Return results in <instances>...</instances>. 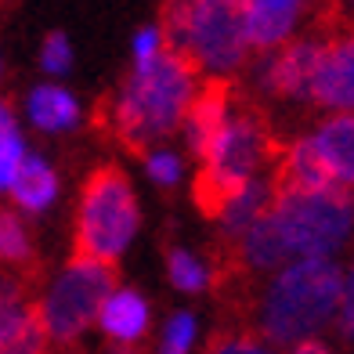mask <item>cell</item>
Masks as SVG:
<instances>
[{"mask_svg": "<svg viewBox=\"0 0 354 354\" xmlns=\"http://www.w3.org/2000/svg\"><path fill=\"white\" fill-rule=\"evenodd\" d=\"M354 246V192L282 188L271 210L235 243V261L250 275H271L289 261H340Z\"/></svg>", "mask_w": 354, "mask_h": 354, "instance_id": "cell-1", "label": "cell"}, {"mask_svg": "<svg viewBox=\"0 0 354 354\" xmlns=\"http://www.w3.org/2000/svg\"><path fill=\"white\" fill-rule=\"evenodd\" d=\"M311 105L318 112H354V29L351 26L344 33L329 37Z\"/></svg>", "mask_w": 354, "mask_h": 354, "instance_id": "cell-13", "label": "cell"}, {"mask_svg": "<svg viewBox=\"0 0 354 354\" xmlns=\"http://www.w3.org/2000/svg\"><path fill=\"white\" fill-rule=\"evenodd\" d=\"M8 203L15 210H22L26 217H44L51 214L58 199H62V174L51 163V156L44 152H29V159L22 163V170L15 174V181L4 188Z\"/></svg>", "mask_w": 354, "mask_h": 354, "instance_id": "cell-16", "label": "cell"}, {"mask_svg": "<svg viewBox=\"0 0 354 354\" xmlns=\"http://www.w3.org/2000/svg\"><path fill=\"white\" fill-rule=\"evenodd\" d=\"M116 286L112 264L76 253L66 261L37 293V311L51 347H73L98 329V311Z\"/></svg>", "mask_w": 354, "mask_h": 354, "instance_id": "cell-7", "label": "cell"}, {"mask_svg": "<svg viewBox=\"0 0 354 354\" xmlns=\"http://www.w3.org/2000/svg\"><path fill=\"white\" fill-rule=\"evenodd\" d=\"M127 47H131V66H145V62H156L159 55H167L170 51V33H167L163 19L138 26Z\"/></svg>", "mask_w": 354, "mask_h": 354, "instance_id": "cell-24", "label": "cell"}, {"mask_svg": "<svg viewBox=\"0 0 354 354\" xmlns=\"http://www.w3.org/2000/svg\"><path fill=\"white\" fill-rule=\"evenodd\" d=\"M232 91L228 84H221V80H214L210 87H203V94L196 98V105L188 109V116L181 123V145L192 152V159H199L206 149H210L214 134L221 131L224 116H228L232 109Z\"/></svg>", "mask_w": 354, "mask_h": 354, "instance_id": "cell-17", "label": "cell"}, {"mask_svg": "<svg viewBox=\"0 0 354 354\" xmlns=\"http://www.w3.org/2000/svg\"><path fill=\"white\" fill-rule=\"evenodd\" d=\"M329 4H333V11H336V19L354 29V0H329Z\"/></svg>", "mask_w": 354, "mask_h": 354, "instance_id": "cell-27", "label": "cell"}, {"mask_svg": "<svg viewBox=\"0 0 354 354\" xmlns=\"http://www.w3.org/2000/svg\"><path fill=\"white\" fill-rule=\"evenodd\" d=\"M275 196H279V177L275 174H261V177H253V181H246V185L224 192V196L210 206V217H214L224 243L235 246L239 239H243L253 224L271 210Z\"/></svg>", "mask_w": 354, "mask_h": 354, "instance_id": "cell-11", "label": "cell"}, {"mask_svg": "<svg viewBox=\"0 0 354 354\" xmlns=\"http://www.w3.org/2000/svg\"><path fill=\"white\" fill-rule=\"evenodd\" d=\"M29 152H33V145H29L22 112H15L11 105H4L0 109V192L15 181V174L22 170Z\"/></svg>", "mask_w": 354, "mask_h": 354, "instance_id": "cell-19", "label": "cell"}, {"mask_svg": "<svg viewBox=\"0 0 354 354\" xmlns=\"http://www.w3.org/2000/svg\"><path fill=\"white\" fill-rule=\"evenodd\" d=\"M44 347H51V340L44 333L37 300H29L19 282H8L4 297H0V351L4 354H40Z\"/></svg>", "mask_w": 354, "mask_h": 354, "instance_id": "cell-15", "label": "cell"}, {"mask_svg": "<svg viewBox=\"0 0 354 354\" xmlns=\"http://www.w3.org/2000/svg\"><path fill=\"white\" fill-rule=\"evenodd\" d=\"M308 134L336 188L354 192V112H326Z\"/></svg>", "mask_w": 354, "mask_h": 354, "instance_id": "cell-14", "label": "cell"}, {"mask_svg": "<svg viewBox=\"0 0 354 354\" xmlns=\"http://www.w3.org/2000/svg\"><path fill=\"white\" fill-rule=\"evenodd\" d=\"M141 232L138 188L120 167H98L76 199V253L116 268Z\"/></svg>", "mask_w": 354, "mask_h": 354, "instance_id": "cell-5", "label": "cell"}, {"mask_svg": "<svg viewBox=\"0 0 354 354\" xmlns=\"http://www.w3.org/2000/svg\"><path fill=\"white\" fill-rule=\"evenodd\" d=\"M322 0H246L253 51H271L308 33Z\"/></svg>", "mask_w": 354, "mask_h": 354, "instance_id": "cell-10", "label": "cell"}, {"mask_svg": "<svg viewBox=\"0 0 354 354\" xmlns=\"http://www.w3.org/2000/svg\"><path fill=\"white\" fill-rule=\"evenodd\" d=\"M340 293V261H289L264 275L253 304V329L275 351H329L326 340L336 336Z\"/></svg>", "mask_w": 354, "mask_h": 354, "instance_id": "cell-2", "label": "cell"}, {"mask_svg": "<svg viewBox=\"0 0 354 354\" xmlns=\"http://www.w3.org/2000/svg\"><path fill=\"white\" fill-rule=\"evenodd\" d=\"M188 159L192 152L185 149H174V145L167 141H156L149 145V149H141V167H145V177L156 185V188H163V192H174V188H181L188 181Z\"/></svg>", "mask_w": 354, "mask_h": 354, "instance_id": "cell-20", "label": "cell"}, {"mask_svg": "<svg viewBox=\"0 0 354 354\" xmlns=\"http://www.w3.org/2000/svg\"><path fill=\"white\" fill-rule=\"evenodd\" d=\"M22 120L33 134H44V138H66V134H76L84 127V102L76 98V91H69L62 80H51L44 76L40 84H33L26 94H22Z\"/></svg>", "mask_w": 354, "mask_h": 354, "instance_id": "cell-9", "label": "cell"}, {"mask_svg": "<svg viewBox=\"0 0 354 354\" xmlns=\"http://www.w3.org/2000/svg\"><path fill=\"white\" fill-rule=\"evenodd\" d=\"M163 26L170 47L181 51L206 80L228 84L250 69L253 40L246 26V0H167Z\"/></svg>", "mask_w": 354, "mask_h": 354, "instance_id": "cell-4", "label": "cell"}, {"mask_svg": "<svg viewBox=\"0 0 354 354\" xmlns=\"http://www.w3.org/2000/svg\"><path fill=\"white\" fill-rule=\"evenodd\" d=\"M167 282L181 297H203L217 282V268L206 253L192 246H170L167 250Z\"/></svg>", "mask_w": 354, "mask_h": 354, "instance_id": "cell-18", "label": "cell"}, {"mask_svg": "<svg viewBox=\"0 0 354 354\" xmlns=\"http://www.w3.org/2000/svg\"><path fill=\"white\" fill-rule=\"evenodd\" d=\"M199 336H203L199 315L192 308H174L156 329V351L159 354H192L199 347Z\"/></svg>", "mask_w": 354, "mask_h": 354, "instance_id": "cell-21", "label": "cell"}, {"mask_svg": "<svg viewBox=\"0 0 354 354\" xmlns=\"http://www.w3.org/2000/svg\"><path fill=\"white\" fill-rule=\"evenodd\" d=\"M203 80L206 76L174 47L156 62L131 66L109 102V131L138 152L156 141H170L174 134H181L188 109L203 94Z\"/></svg>", "mask_w": 354, "mask_h": 354, "instance_id": "cell-3", "label": "cell"}, {"mask_svg": "<svg viewBox=\"0 0 354 354\" xmlns=\"http://www.w3.org/2000/svg\"><path fill=\"white\" fill-rule=\"evenodd\" d=\"M29 221L33 217H26L22 210H15V206L0 214V257H4L11 268H26L37 253V239H33Z\"/></svg>", "mask_w": 354, "mask_h": 354, "instance_id": "cell-22", "label": "cell"}, {"mask_svg": "<svg viewBox=\"0 0 354 354\" xmlns=\"http://www.w3.org/2000/svg\"><path fill=\"white\" fill-rule=\"evenodd\" d=\"M210 351H217V354H264V351H275V347H271L261 333H257V336L228 333V336H217Z\"/></svg>", "mask_w": 354, "mask_h": 354, "instance_id": "cell-26", "label": "cell"}, {"mask_svg": "<svg viewBox=\"0 0 354 354\" xmlns=\"http://www.w3.org/2000/svg\"><path fill=\"white\" fill-rule=\"evenodd\" d=\"M196 163H199L196 192H199V203L210 210L224 192L268 174L271 163H279V156H275V141H271L268 123L243 102H232L221 131L210 141V149Z\"/></svg>", "mask_w": 354, "mask_h": 354, "instance_id": "cell-6", "label": "cell"}, {"mask_svg": "<svg viewBox=\"0 0 354 354\" xmlns=\"http://www.w3.org/2000/svg\"><path fill=\"white\" fill-rule=\"evenodd\" d=\"M329 37L322 33H300L271 51H257L250 62V84L257 94L268 102L282 105H311L315 102V84L322 73V58H326Z\"/></svg>", "mask_w": 354, "mask_h": 354, "instance_id": "cell-8", "label": "cell"}, {"mask_svg": "<svg viewBox=\"0 0 354 354\" xmlns=\"http://www.w3.org/2000/svg\"><path fill=\"white\" fill-rule=\"evenodd\" d=\"M152 304L149 297L134 286H112V293L105 297L102 311H98V336L112 347H138L152 336Z\"/></svg>", "mask_w": 354, "mask_h": 354, "instance_id": "cell-12", "label": "cell"}, {"mask_svg": "<svg viewBox=\"0 0 354 354\" xmlns=\"http://www.w3.org/2000/svg\"><path fill=\"white\" fill-rule=\"evenodd\" d=\"M37 66L44 76H51V80H62V76H69L73 66H76V47L73 40L62 33V29H55V33H47L37 47Z\"/></svg>", "mask_w": 354, "mask_h": 354, "instance_id": "cell-23", "label": "cell"}, {"mask_svg": "<svg viewBox=\"0 0 354 354\" xmlns=\"http://www.w3.org/2000/svg\"><path fill=\"white\" fill-rule=\"evenodd\" d=\"M336 340L354 344V257L344 264V293H340V318H336Z\"/></svg>", "mask_w": 354, "mask_h": 354, "instance_id": "cell-25", "label": "cell"}]
</instances>
